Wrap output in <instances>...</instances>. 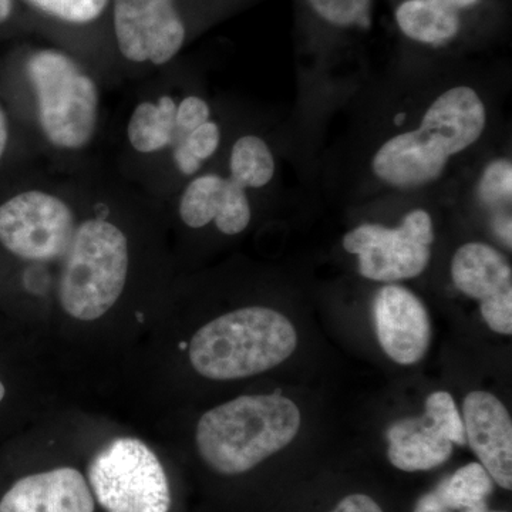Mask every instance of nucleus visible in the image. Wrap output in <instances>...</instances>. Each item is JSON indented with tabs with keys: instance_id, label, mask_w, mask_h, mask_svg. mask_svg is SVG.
Returning a JSON list of instances; mask_svg holds the SVG:
<instances>
[{
	"instance_id": "f257e3e1",
	"label": "nucleus",
	"mask_w": 512,
	"mask_h": 512,
	"mask_svg": "<svg viewBox=\"0 0 512 512\" xmlns=\"http://www.w3.org/2000/svg\"><path fill=\"white\" fill-rule=\"evenodd\" d=\"M487 111L471 87L458 86L437 97L417 130L390 138L373 158L383 183L416 188L443 174L451 156L467 150L483 134Z\"/></svg>"
},
{
	"instance_id": "f03ea898",
	"label": "nucleus",
	"mask_w": 512,
	"mask_h": 512,
	"mask_svg": "<svg viewBox=\"0 0 512 512\" xmlns=\"http://www.w3.org/2000/svg\"><path fill=\"white\" fill-rule=\"evenodd\" d=\"M301 423V410L281 393L241 396L208 410L198 421L195 441L208 467L238 476L288 447Z\"/></svg>"
},
{
	"instance_id": "7ed1b4c3",
	"label": "nucleus",
	"mask_w": 512,
	"mask_h": 512,
	"mask_svg": "<svg viewBox=\"0 0 512 512\" xmlns=\"http://www.w3.org/2000/svg\"><path fill=\"white\" fill-rule=\"evenodd\" d=\"M298 346V333L285 315L249 306L211 320L192 336L190 362L211 380L245 379L284 363Z\"/></svg>"
},
{
	"instance_id": "20e7f679",
	"label": "nucleus",
	"mask_w": 512,
	"mask_h": 512,
	"mask_svg": "<svg viewBox=\"0 0 512 512\" xmlns=\"http://www.w3.org/2000/svg\"><path fill=\"white\" fill-rule=\"evenodd\" d=\"M127 275L124 232L106 220L83 222L74 231L60 276L63 311L86 322L101 318L119 301Z\"/></svg>"
},
{
	"instance_id": "39448f33",
	"label": "nucleus",
	"mask_w": 512,
	"mask_h": 512,
	"mask_svg": "<svg viewBox=\"0 0 512 512\" xmlns=\"http://www.w3.org/2000/svg\"><path fill=\"white\" fill-rule=\"evenodd\" d=\"M28 73L47 140L64 150L86 147L96 131V83L69 56L53 49L39 50L30 57Z\"/></svg>"
},
{
	"instance_id": "423d86ee",
	"label": "nucleus",
	"mask_w": 512,
	"mask_h": 512,
	"mask_svg": "<svg viewBox=\"0 0 512 512\" xmlns=\"http://www.w3.org/2000/svg\"><path fill=\"white\" fill-rule=\"evenodd\" d=\"M90 490L106 512H168L171 493L163 464L144 441L120 437L92 458Z\"/></svg>"
},
{
	"instance_id": "0eeeda50",
	"label": "nucleus",
	"mask_w": 512,
	"mask_h": 512,
	"mask_svg": "<svg viewBox=\"0 0 512 512\" xmlns=\"http://www.w3.org/2000/svg\"><path fill=\"white\" fill-rule=\"evenodd\" d=\"M434 241L429 212L414 210L397 228L360 225L343 238V247L359 258L360 275L376 282L413 279L426 271Z\"/></svg>"
},
{
	"instance_id": "6e6552de",
	"label": "nucleus",
	"mask_w": 512,
	"mask_h": 512,
	"mask_svg": "<svg viewBox=\"0 0 512 512\" xmlns=\"http://www.w3.org/2000/svg\"><path fill=\"white\" fill-rule=\"evenodd\" d=\"M74 231L69 205L47 192H20L0 205V244L26 261L66 255Z\"/></svg>"
},
{
	"instance_id": "1a4fd4ad",
	"label": "nucleus",
	"mask_w": 512,
	"mask_h": 512,
	"mask_svg": "<svg viewBox=\"0 0 512 512\" xmlns=\"http://www.w3.org/2000/svg\"><path fill=\"white\" fill-rule=\"evenodd\" d=\"M114 32L126 59L157 66L177 56L185 40L174 0H114Z\"/></svg>"
},
{
	"instance_id": "9d476101",
	"label": "nucleus",
	"mask_w": 512,
	"mask_h": 512,
	"mask_svg": "<svg viewBox=\"0 0 512 512\" xmlns=\"http://www.w3.org/2000/svg\"><path fill=\"white\" fill-rule=\"evenodd\" d=\"M451 278L458 291L480 301L491 330L511 335L512 271L503 254L483 242H468L454 255Z\"/></svg>"
},
{
	"instance_id": "9b49d317",
	"label": "nucleus",
	"mask_w": 512,
	"mask_h": 512,
	"mask_svg": "<svg viewBox=\"0 0 512 512\" xmlns=\"http://www.w3.org/2000/svg\"><path fill=\"white\" fill-rule=\"evenodd\" d=\"M377 339L387 356L399 365H416L430 346L429 313L423 302L399 285H386L375 303Z\"/></svg>"
},
{
	"instance_id": "f8f14e48",
	"label": "nucleus",
	"mask_w": 512,
	"mask_h": 512,
	"mask_svg": "<svg viewBox=\"0 0 512 512\" xmlns=\"http://www.w3.org/2000/svg\"><path fill=\"white\" fill-rule=\"evenodd\" d=\"M466 439L481 466L504 490L512 488V421L507 407L488 392H471L463 404Z\"/></svg>"
},
{
	"instance_id": "ddd939ff",
	"label": "nucleus",
	"mask_w": 512,
	"mask_h": 512,
	"mask_svg": "<svg viewBox=\"0 0 512 512\" xmlns=\"http://www.w3.org/2000/svg\"><path fill=\"white\" fill-rule=\"evenodd\" d=\"M0 512H94L86 478L72 467L20 478L0 500Z\"/></svg>"
},
{
	"instance_id": "4468645a",
	"label": "nucleus",
	"mask_w": 512,
	"mask_h": 512,
	"mask_svg": "<svg viewBox=\"0 0 512 512\" xmlns=\"http://www.w3.org/2000/svg\"><path fill=\"white\" fill-rule=\"evenodd\" d=\"M180 217L190 228H202L215 221L222 234L238 235L251 222V205L241 185L231 178L207 174L185 188Z\"/></svg>"
},
{
	"instance_id": "2eb2a0df",
	"label": "nucleus",
	"mask_w": 512,
	"mask_h": 512,
	"mask_svg": "<svg viewBox=\"0 0 512 512\" xmlns=\"http://www.w3.org/2000/svg\"><path fill=\"white\" fill-rule=\"evenodd\" d=\"M387 440L390 463L407 473L433 470L453 454V444L443 439L424 416L397 421L387 431Z\"/></svg>"
},
{
	"instance_id": "dca6fc26",
	"label": "nucleus",
	"mask_w": 512,
	"mask_h": 512,
	"mask_svg": "<svg viewBox=\"0 0 512 512\" xmlns=\"http://www.w3.org/2000/svg\"><path fill=\"white\" fill-rule=\"evenodd\" d=\"M400 30L424 45L450 42L460 30V10L444 0H406L396 10Z\"/></svg>"
},
{
	"instance_id": "f3484780",
	"label": "nucleus",
	"mask_w": 512,
	"mask_h": 512,
	"mask_svg": "<svg viewBox=\"0 0 512 512\" xmlns=\"http://www.w3.org/2000/svg\"><path fill=\"white\" fill-rule=\"evenodd\" d=\"M177 104L164 96L156 104L150 101L138 104L128 121L127 136L138 153L151 154L170 146L175 131Z\"/></svg>"
},
{
	"instance_id": "a211bd4d",
	"label": "nucleus",
	"mask_w": 512,
	"mask_h": 512,
	"mask_svg": "<svg viewBox=\"0 0 512 512\" xmlns=\"http://www.w3.org/2000/svg\"><path fill=\"white\" fill-rule=\"evenodd\" d=\"M493 490L494 481L488 471L480 463H470L444 478L433 493L446 512H466L488 507L487 498Z\"/></svg>"
},
{
	"instance_id": "6ab92c4d",
	"label": "nucleus",
	"mask_w": 512,
	"mask_h": 512,
	"mask_svg": "<svg viewBox=\"0 0 512 512\" xmlns=\"http://www.w3.org/2000/svg\"><path fill=\"white\" fill-rule=\"evenodd\" d=\"M231 180L242 188H262L271 183L275 160L268 144L256 136L239 138L231 151Z\"/></svg>"
},
{
	"instance_id": "aec40b11",
	"label": "nucleus",
	"mask_w": 512,
	"mask_h": 512,
	"mask_svg": "<svg viewBox=\"0 0 512 512\" xmlns=\"http://www.w3.org/2000/svg\"><path fill=\"white\" fill-rule=\"evenodd\" d=\"M423 416L434 427V430L451 444L464 446L467 443L461 414L450 393H431L426 399V413Z\"/></svg>"
},
{
	"instance_id": "412c9836",
	"label": "nucleus",
	"mask_w": 512,
	"mask_h": 512,
	"mask_svg": "<svg viewBox=\"0 0 512 512\" xmlns=\"http://www.w3.org/2000/svg\"><path fill=\"white\" fill-rule=\"evenodd\" d=\"M313 10L332 25L340 28L372 26V0H308Z\"/></svg>"
},
{
	"instance_id": "4be33fe9",
	"label": "nucleus",
	"mask_w": 512,
	"mask_h": 512,
	"mask_svg": "<svg viewBox=\"0 0 512 512\" xmlns=\"http://www.w3.org/2000/svg\"><path fill=\"white\" fill-rule=\"evenodd\" d=\"M30 5L63 22L84 25L99 18L109 0H28Z\"/></svg>"
},
{
	"instance_id": "5701e85b",
	"label": "nucleus",
	"mask_w": 512,
	"mask_h": 512,
	"mask_svg": "<svg viewBox=\"0 0 512 512\" xmlns=\"http://www.w3.org/2000/svg\"><path fill=\"white\" fill-rule=\"evenodd\" d=\"M481 201L487 205L501 201H511L512 197V165L511 161H494L485 168L483 178L478 185Z\"/></svg>"
},
{
	"instance_id": "b1692460",
	"label": "nucleus",
	"mask_w": 512,
	"mask_h": 512,
	"mask_svg": "<svg viewBox=\"0 0 512 512\" xmlns=\"http://www.w3.org/2000/svg\"><path fill=\"white\" fill-rule=\"evenodd\" d=\"M221 131L214 121H207L202 126L195 128L183 141V146L197 158L204 161L214 156L217 148L220 147Z\"/></svg>"
},
{
	"instance_id": "393cba45",
	"label": "nucleus",
	"mask_w": 512,
	"mask_h": 512,
	"mask_svg": "<svg viewBox=\"0 0 512 512\" xmlns=\"http://www.w3.org/2000/svg\"><path fill=\"white\" fill-rule=\"evenodd\" d=\"M211 110L200 97L190 96L181 101L175 113V126L190 134L195 128L210 121Z\"/></svg>"
},
{
	"instance_id": "a878e982",
	"label": "nucleus",
	"mask_w": 512,
	"mask_h": 512,
	"mask_svg": "<svg viewBox=\"0 0 512 512\" xmlns=\"http://www.w3.org/2000/svg\"><path fill=\"white\" fill-rule=\"evenodd\" d=\"M332 512H383V510L369 495L352 494L343 498Z\"/></svg>"
},
{
	"instance_id": "bb28decb",
	"label": "nucleus",
	"mask_w": 512,
	"mask_h": 512,
	"mask_svg": "<svg viewBox=\"0 0 512 512\" xmlns=\"http://www.w3.org/2000/svg\"><path fill=\"white\" fill-rule=\"evenodd\" d=\"M174 158L175 163H177L178 168L181 170V173L185 175H191L200 170L201 161L192 156L190 151H188L183 144H180V146L175 148Z\"/></svg>"
},
{
	"instance_id": "cd10ccee",
	"label": "nucleus",
	"mask_w": 512,
	"mask_h": 512,
	"mask_svg": "<svg viewBox=\"0 0 512 512\" xmlns=\"http://www.w3.org/2000/svg\"><path fill=\"white\" fill-rule=\"evenodd\" d=\"M414 512H446V510H444L436 494L430 491V493L424 494L423 497L417 501Z\"/></svg>"
},
{
	"instance_id": "c85d7f7f",
	"label": "nucleus",
	"mask_w": 512,
	"mask_h": 512,
	"mask_svg": "<svg viewBox=\"0 0 512 512\" xmlns=\"http://www.w3.org/2000/svg\"><path fill=\"white\" fill-rule=\"evenodd\" d=\"M9 143V123L8 117H6L5 110H3L2 104H0V160H2L3 154H5L6 147Z\"/></svg>"
},
{
	"instance_id": "c756f323",
	"label": "nucleus",
	"mask_w": 512,
	"mask_h": 512,
	"mask_svg": "<svg viewBox=\"0 0 512 512\" xmlns=\"http://www.w3.org/2000/svg\"><path fill=\"white\" fill-rule=\"evenodd\" d=\"M494 229L498 237L504 239L505 244L511 248V218H500L494 222Z\"/></svg>"
},
{
	"instance_id": "7c9ffc66",
	"label": "nucleus",
	"mask_w": 512,
	"mask_h": 512,
	"mask_svg": "<svg viewBox=\"0 0 512 512\" xmlns=\"http://www.w3.org/2000/svg\"><path fill=\"white\" fill-rule=\"evenodd\" d=\"M13 0H0V25L12 15Z\"/></svg>"
},
{
	"instance_id": "2f4dec72",
	"label": "nucleus",
	"mask_w": 512,
	"mask_h": 512,
	"mask_svg": "<svg viewBox=\"0 0 512 512\" xmlns=\"http://www.w3.org/2000/svg\"><path fill=\"white\" fill-rule=\"evenodd\" d=\"M448 5L453 6L457 10L470 8V6L476 5V3L480 2V0H444Z\"/></svg>"
},
{
	"instance_id": "473e14b6",
	"label": "nucleus",
	"mask_w": 512,
	"mask_h": 512,
	"mask_svg": "<svg viewBox=\"0 0 512 512\" xmlns=\"http://www.w3.org/2000/svg\"><path fill=\"white\" fill-rule=\"evenodd\" d=\"M6 396V387L5 384L2 383V380H0V403H2V400L5 399Z\"/></svg>"
},
{
	"instance_id": "72a5a7b5",
	"label": "nucleus",
	"mask_w": 512,
	"mask_h": 512,
	"mask_svg": "<svg viewBox=\"0 0 512 512\" xmlns=\"http://www.w3.org/2000/svg\"><path fill=\"white\" fill-rule=\"evenodd\" d=\"M404 120H406V114L404 113L397 114L396 119H394V121H396V124H402Z\"/></svg>"
},
{
	"instance_id": "f704fd0d",
	"label": "nucleus",
	"mask_w": 512,
	"mask_h": 512,
	"mask_svg": "<svg viewBox=\"0 0 512 512\" xmlns=\"http://www.w3.org/2000/svg\"><path fill=\"white\" fill-rule=\"evenodd\" d=\"M466 512H488V507L473 508V510H468Z\"/></svg>"
},
{
	"instance_id": "c9c22d12",
	"label": "nucleus",
	"mask_w": 512,
	"mask_h": 512,
	"mask_svg": "<svg viewBox=\"0 0 512 512\" xmlns=\"http://www.w3.org/2000/svg\"><path fill=\"white\" fill-rule=\"evenodd\" d=\"M488 512H505V511H488Z\"/></svg>"
}]
</instances>
